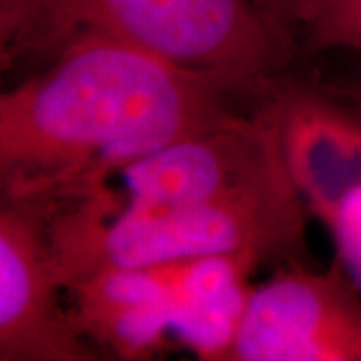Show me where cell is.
<instances>
[{"instance_id": "6da1fadb", "label": "cell", "mask_w": 361, "mask_h": 361, "mask_svg": "<svg viewBox=\"0 0 361 361\" xmlns=\"http://www.w3.org/2000/svg\"><path fill=\"white\" fill-rule=\"evenodd\" d=\"M251 97L116 40H80L0 97V199L73 201Z\"/></svg>"}, {"instance_id": "7a4b0ae2", "label": "cell", "mask_w": 361, "mask_h": 361, "mask_svg": "<svg viewBox=\"0 0 361 361\" xmlns=\"http://www.w3.org/2000/svg\"><path fill=\"white\" fill-rule=\"evenodd\" d=\"M116 40L267 97L293 32L245 0H0V68L30 75L80 40Z\"/></svg>"}, {"instance_id": "3957f363", "label": "cell", "mask_w": 361, "mask_h": 361, "mask_svg": "<svg viewBox=\"0 0 361 361\" xmlns=\"http://www.w3.org/2000/svg\"><path fill=\"white\" fill-rule=\"evenodd\" d=\"M63 283L97 267H151L205 257H241L261 265L293 259L305 247L307 207L295 187L185 205L118 201L97 185L47 211Z\"/></svg>"}, {"instance_id": "277c9868", "label": "cell", "mask_w": 361, "mask_h": 361, "mask_svg": "<svg viewBox=\"0 0 361 361\" xmlns=\"http://www.w3.org/2000/svg\"><path fill=\"white\" fill-rule=\"evenodd\" d=\"M269 103L307 213L327 229L361 291V111L341 97L279 82Z\"/></svg>"}, {"instance_id": "5b68a950", "label": "cell", "mask_w": 361, "mask_h": 361, "mask_svg": "<svg viewBox=\"0 0 361 361\" xmlns=\"http://www.w3.org/2000/svg\"><path fill=\"white\" fill-rule=\"evenodd\" d=\"M227 361H361V291L334 261H301L251 287Z\"/></svg>"}, {"instance_id": "8992f818", "label": "cell", "mask_w": 361, "mask_h": 361, "mask_svg": "<svg viewBox=\"0 0 361 361\" xmlns=\"http://www.w3.org/2000/svg\"><path fill=\"white\" fill-rule=\"evenodd\" d=\"M73 319L44 207L0 199V361H97Z\"/></svg>"}, {"instance_id": "52a82bcc", "label": "cell", "mask_w": 361, "mask_h": 361, "mask_svg": "<svg viewBox=\"0 0 361 361\" xmlns=\"http://www.w3.org/2000/svg\"><path fill=\"white\" fill-rule=\"evenodd\" d=\"M183 261L97 267L65 281L73 319L104 355L147 361L177 343Z\"/></svg>"}, {"instance_id": "ba28073f", "label": "cell", "mask_w": 361, "mask_h": 361, "mask_svg": "<svg viewBox=\"0 0 361 361\" xmlns=\"http://www.w3.org/2000/svg\"><path fill=\"white\" fill-rule=\"evenodd\" d=\"M257 265L241 257L183 261L175 339L199 360L227 361L243 319Z\"/></svg>"}, {"instance_id": "9c48e42d", "label": "cell", "mask_w": 361, "mask_h": 361, "mask_svg": "<svg viewBox=\"0 0 361 361\" xmlns=\"http://www.w3.org/2000/svg\"><path fill=\"white\" fill-rule=\"evenodd\" d=\"M297 30L310 51L361 52V0H310Z\"/></svg>"}, {"instance_id": "30bf717a", "label": "cell", "mask_w": 361, "mask_h": 361, "mask_svg": "<svg viewBox=\"0 0 361 361\" xmlns=\"http://www.w3.org/2000/svg\"><path fill=\"white\" fill-rule=\"evenodd\" d=\"M245 2L263 16H267L269 20L287 28L289 32H293L299 26L310 4V0H245Z\"/></svg>"}, {"instance_id": "8fae6325", "label": "cell", "mask_w": 361, "mask_h": 361, "mask_svg": "<svg viewBox=\"0 0 361 361\" xmlns=\"http://www.w3.org/2000/svg\"><path fill=\"white\" fill-rule=\"evenodd\" d=\"M339 92H341V99H345L348 103L357 106L361 111V75L360 77L351 78L343 89H339Z\"/></svg>"}]
</instances>
